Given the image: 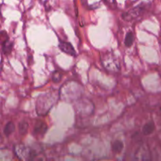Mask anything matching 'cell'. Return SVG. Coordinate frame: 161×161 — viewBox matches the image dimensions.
<instances>
[{"mask_svg": "<svg viewBox=\"0 0 161 161\" xmlns=\"http://www.w3.org/2000/svg\"><path fill=\"white\" fill-rule=\"evenodd\" d=\"M57 102V93L47 92L39 96L36 102V111L39 115H46Z\"/></svg>", "mask_w": 161, "mask_h": 161, "instance_id": "cell-1", "label": "cell"}, {"mask_svg": "<svg viewBox=\"0 0 161 161\" xmlns=\"http://www.w3.org/2000/svg\"><path fill=\"white\" fill-rule=\"evenodd\" d=\"M102 62L105 69L108 72H117L120 69V65L118 62L117 58L113 53H105V55H102Z\"/></svg>", "mask_w": 161, "mask_h": 161, "instance_id": "cell-2", "label": "cell"}, {"mask_svg": "<svg viewBox=\"0 0 161 161\" xmlns=\"http://www.w3.org/2000/svg\"><path fill=\"white\" fill-rule=\"evenodd\" d=\"M14 153L20 160H32L36 156V152L23 145H17L14 147Z\"/></svg>", "mask_w": 161, "mask_h": 161, "instance_id": "cell-3", "label": "cell"}, {"mask_svg": "<svg viewBox=\"0 0 161 161\" xmlns=\"http://www.w3.org/2000/svg\"><path fill=\"white\" fill-rule=\"evenodd\" d=\"M146 9V6L144 4H141L138 6H135V8L129 10L128 12H126L122 14V17L124 20H127V21H131V20H135V19L138 18V17L142 15L143 12Z\"/></svg>", "mask_w": 161, "mask_h": 161, "instance_id": "cell-4", "label": "cell"}, {"mask_svg": "<svg viewBox=\"0 0 161 161\" xmlns=\"http://www.w3.org/2000/svg\"><path fill=\"white\" fill-rule=\"evenodd\" d=\"M47 125L43 121H38L34 127L33 130V135L36 138H42L46 132L47 131Z\"/></svg>", "mask_w": 161, "mask_h": 161, "instance_id": "cell-5", "label": "cell"}, {"mask_svg": "<svg viewBox=\"0 0 161 161\" xmlns=\"http://www.w3.org/2000/svg\"><path fill=\"white\" fill-rule=\"evenodd\" d=\"M58 47H59L60 50L64 52V53L71 55V56H76V52H75V49H74V47H72V45L70 42H65V41L60 39Z\"/></svg>", "mask_w": 161, "mask_h": 161, "instance_id": "cell-6", "label": "cell"}, {"mask_svg": "<svg viewBox=\"0 0 161 161\" xmlns=\"http://www.w3.org/2000/svg\"><path fill=\"white\" fill-rule=\"evenodd\" d=\"M13 46H14V44L9 40V38L7 36L6 39L3 42H2V50H3V53H5L6 55H9L13 50Z\"/></svg>", "mask_w": 161, "mask_h": 161, "instance_id": "cell-7", "label": "cell"}, {"mask_svg": "<svg viewBox=\"0 0 161 161\" xmlns=\"http://www.w3.org/2000/svg\"><path fill=\"white\" fill-rule=\"evenodd\" d=\"M155 130V124L153 121H149V122L146 123L142 127V134L146 136L151 135L153 132Z\"/></svg>", "mask_w": 161, "mask_h": 161, "instance_id": "cell-8", "label": "cell"}, {"mask_svg": "<svg viewBox=\"0 0 161 161\" xmlns=\"http://www.w3.org/2000/svg\"><path fill=\"white\" fill-rule=\"evenodd\" d=\"M124 147V143L120 140H116V141L113 142V143H112V150L115 153H119L122 152Z\"/></svg>", "mask_w": 161, "mask_h": 161, "instance_id": "cell-9", "label": "cell"}, {"mask_svg": "<svg viewBox=\"0 0 161 161\" xmlns=\"http://www.w3.org/2000/svg\"><path fill=\"white\" fill-rule=\"evenodd\" d=\"M15 130V125L13 122H8L7 124L5 125L4 129H3V133H4L5 136L9 137L13 132Z\"/></svg>", "mask_w": 161, "mask_h": 161, "instance_id": "cell-10", "label": "cell"}, {"mask_svg": "<svg viewBox=\"0 0 161 161\" xmlns=\"http://www.w3.org/2000/svg\"><path fill=\"white\" fill-rule=\"evenodd\" d=\"M18 130L19 134L20 135H25L28 133V124L26 121H20L18 124Z\"/></svg>", "mask_w": 161, "mask_h": 161, "instance_id": "cell-11", "label": "cell"}, {"mask_svg": "<svg viewBox=\"0 0 161 161\" xmlns=\"http://www.w3.org/2000/svg\"><path fill=\"white\" fill-rule=\"evenodd\" d=\"M134 40H135V36L132 31H129L127 33L125 37V40H124V43L127 47H130L134 43Z\"/></svg>", "mask_w": 161, "mask_h": 161, "instance_id": "cell-12", "label": "cell"}, {"mask_svg": "<svg viewBox=\"0 0 161 161\" xmlns=\"http://www.w3.org/2000/svg\"><path fill=\"white\" fill-rule=\"evenodd\" d=\"M61 76H62V74L60 72L56 71V72H53V75H52V81H53V83H58V82L61 81Z\"/></svg>", "mask_w": 161, "mask_h": 161, "instance_id": "cell-13", "label": "cell"}]
</instances>
